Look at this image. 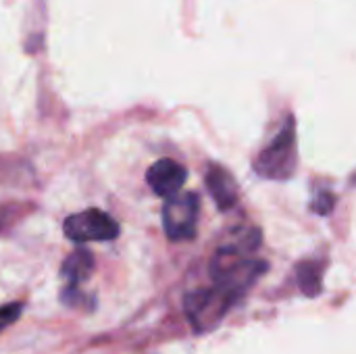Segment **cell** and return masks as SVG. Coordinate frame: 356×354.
Listing matches in <instances>:
<instances>
[{"label": "cell", "instance_id": "cell-1", "mask_svg": "<svg viewBox=\"0 0 356 354\" xmlns=\"http://www.w3.org/2000/svg\"><path fill=\"white\" fill-rule=\"evenodd\" d=\"M238 303V298L217 286L213 288H200L186 296L184 309L186 317L196 334L213 332L223 317L229 313V309Z\"/></svg>", "mask_w": 356, "mask_h": 354}, {"label": "cell", "instance_id": "cell-3", "mask_svg": "<svg viewBox=\"0 0 356 354\" xmlns=\"http://www.w3.org/2000/svg\"><path fill=\"white\" fill-rule=\"evenodd\" d=\"M63 232L71 242H108L119 236V223L100 209H86L63 221Z\"/></svg>", "mask_w": 356, "mask_h": 354}, {"label": "cell", "instance_id": "cell-12", "mask_svg": "<svg viewBox=\"0 0 356 354\" xmlns=\"http://www.w3.org/2000/svg\"><path fill=\"white\" fill-rule=\"evenodd\" d=\"M334 204H336V198L330 192H319V194H315V198L311 202V209L317 215H330L334 211Z\"/></svg>", "mask_w": 356, "mask_h": 354}, {"label": "cell", "instance_id": "cell-7", "mask_svg": "<svg viewBox=\"0 0 356 354\" xmlns=\"http://www.w3.org/2000/svg\"><path fill=\"white\" fill-rule=\"evenodd\" d=\"M94 267H96L94 255L88 248L79 246L63 261L60 277L67 282V286H81L90 280V275L94 273Z\"/></svg>", "mask_w": 356, "mask_h": 354}, {"label": "cell", "instance_id": "cell-10", "mask_svg": "<svg viewBox=\"0 0 356 354\" xmlns=\"http://www.w3.org/2000/svg\"><path fill=\"white\" fill-rule=\"evenodd\" d=\"M27 211V207L17 204V202H8V204H0V232H4L10 223L17 221V217H21Z\"/></svg>", "mask_w": 356, "mask_h": 354}, {"label": "cell", "instance_id": "cell-11", "mask_svg": "<svg viewBox=\"0 0 356 354\" xmlns=\"http://www.w3.org/2000/svg\"><path fill=\"white\" fill-rule=\"evenodd\" d=\"M60 300L67 305V307H83L86 305V294L81 290V286H65V290L60 292Z\"/></svg>", "mask_w": 356, "mask_h": 354}, {"label": "cell", "instance_id": "cell-6", "mask_svg": "<svg viewBox=\"0 0 356 354\" xmlns=\"http://www.w3.org/2000/svg\"><path fill=\"white\" fill-rule=\"evenodd\" d=\"M204 179H207V188H209L213 200L217 202V207L221 211H229V209L236 207V202H238V184H236L234 175L227 169L213 165L207 171Z\"/></svg>", "mask_w": 356, "mask_h": 354}, {"label": "cell", "instance_id": "cell-8", "mask_svg": "<svg viewBox=\"0 0 356 354\" xmlns=\"http://www.w3.org/2000/svg\"><path fill=\"white\" fill-rule=\"evenodd\" d=\"M321 275H323V265L317 263V261H302V263L296 265L298 288L309 298H315V296L321 294V288H323Z\"/></svg>", "mask_w": 356, "mask_h": 354}, {"label": "cell", "instance_id": "cell-5", "mask_svg": "<svg viewBox=\"0 0 356 354\" xmlns=\"http://www.w3.org/2000/svg\"><path fill=\"white\" fill-rule=\"evenodd\" d=\"M186 179H188V171L173 159L156 161L146 173L148 186L152 188V192L156 196H163V198L177 194L181 190V186L186 184Z\"/></svg>", "mask_w": 356, "mask_h": 354}, {"label": "cell", "instance_id": "cell-4", "mask_svg": "<svg viewBox=\"0 0 356 354\" xmlns=\"http://www.w3.org/2000/svg\"><path fill=\"white\" fill-rule=\"evenodd\" d=\"M198 196L194 192L186 194H173L165 198L163 204V227L169 240L181 242L192 240L196 236V223H198Z\"/></svg>", "mask_w": 356, "mask_h": 354}, {"label": "cell", "instance_id": "cell-9", "mask_svg": "<svg viewBox=\"0 0 356 354\" xmlns=\"http://www.w3.org/2000/svg\"><path fill=\"white\" fill-rule=\"evenodd\" d=\"M23 313V303H8L0 307V334L10 328Z\"/></svg>", "mask_w": 356, "mask_h": 354}, {"label": "cell", "instance_id": "cell-2", "mask_svg": "<svg viewBox=\"0 0 356 354\" xmlns=\"http://www.w3.org/2000/svg\"><path fill=\"white\" fill-rule=\"evenodd\" d=\"M296 125L288 117L273 142L254 159V171L265 179H288L296 169Z\"/></svg>", "mask_w": 356, "mask_h": 354}]
</instances>
